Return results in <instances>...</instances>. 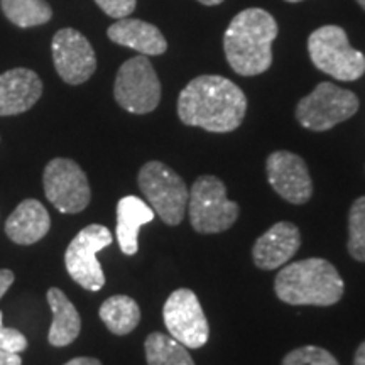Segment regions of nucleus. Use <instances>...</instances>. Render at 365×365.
Instances as JSON below:
<instances>
[{
    "label": "nucleus",
    "instance_id": "obj_1",
    "mask_svg": "<svg viewBox=\"0 0 365 365\" xmlns=\"http://www.w3.org/2000/svg\"><path fill=\"white\" fill-rule=\"evenodd\" d=\"M247 112V97L234 81L217 75L191 80L178 98V115L191 127L208 132L239 129Z\"/></svg>",
    "mask_w": 365,
    "mask_h": 365
},
{
    "label": "nucleus",
    "instance_id": "obj_2",
    "mask_svg": "<svg viewBox=\"0 0 365 365\" xmlns=\"http://www.w3.org/2000/svg\"><path fill=\"white\" fill-rule=\"evenodd\" d=\"M277 22L267 11L247 9L232 19L223 36L228 65L242 76H255L272 65Z\"/></svg>",
    "mask_w": 365,
    "mask_h": 365
},
{
    "label": "nucleus",
    "instance_id": "obj_3",
    "mask_svg": "<svg viewBox=\"0 0 365 365\" xmlns=\"http://www.w3.org/2000/svg\"><path fill=\"white\" fill-rule=\"evenodd\" d=\"M277 298L293 307H331L344 296V279L325 259L291 262L274 281Z\"/></svg>",
    "mask_w": 365,
    "mask_h": 365
},
{
    "label": "nucleus",
    "instance_id": "obj_4",
    "mask_svg": "<svg viewBox=\"0 0 365 365\" xmlns=\"http://www.w3.org/2000/svg\"><path fill=\"white\" fill-rule=\"evenodd\" d=\"M308 53L319 71L340 81H355L365 73V56L349 43L339 26H323L309 36Z\"/></svg>",
    "mask_w": 365,
    "mask_h": 365
},
{
    "label": "nucleus",
    "instance_id": "obj_5",
    "mask_svg": "<svg viewBox=\"0 0 365 365\" xmlns=\"http://www.w3.org/2000/svg\"><path fill=\"white\" fill-rule=\"evenodd\" d=\"M139 188L154 212L166 225H180L188 208L190 191L185 181L171 168L159 161H149L140 168Z\"/></svg>",
    "mask_w": 365,
    "mask_h": 365
},
{
    "label": "nucleus",
    "instance_id": "obj_6",
    "mask_svg": "<svg viewBox=\"0 0 365 365\" xmlns=\"http://www.w3.org/2000/svg\"><path fill=\"white\" fill-rule=\"evenodd\" d=\"M191 227L198 234H220L239 218V205L227 198L225 185L215 176H200L188 200Z\"/></svg>",
    "mask_w": 365,
    "mask_h": 365
},
{
    "label": "nucleus",
    "instance_id": "obj_7",
    "mask_svg": "<svg viewBox=\"0 0 365 365\" xmlns=\"http://www.w3.org/2000/svg\"><path fill=\"white\" fill-rule=\"evenodd\" d=\"M357 110L359 98L354 91L323 81L312 93L299 100L296 118L304 129L323 132L349 120Z\"/></svg>",
    "mask_w": 365,
    "mask_h": 365
},
{
    "label": "nucleus",
    "instance_id": "obj_8",
    "mask_svg": "<svg viewBox=\"0 0 365 365\" xmlns=\"http://www.w3.org/2000/svg\"><path fill=\"white\" fill-rule=\"evenodd\" d=\"M113 95L124 110L137 115H144L158 107L161 100V83L144 54L130 58L118 68Z\"/></svg>",
    "mask_w": 365,
    "mask_h": 365
},
{
    "label": "nucleus",
    "instance_id": "obj_9",
    "mask_svg": "<svg viewBox=\"0 0 365 365\" xmlns=\"http://www.w3.org/2000/svg\"><path fill=\"white\" fill-rule=\"evenodd\" d=\"M112 244V234L107 227H85L68 245L65 266L71 279L88 291H100L105 284V274L97 254Z\"/></svg>",
    "mask_w": 365,
    "mask_h": 365
},
{
    "label": "nucleus",
    "instance_id": "obj_10",
    "mask_svg": "<svg viewBox=\"0 0 365 365\" xmlns=\"http://www.w3.org/2000/svg\"><path fill=\"white\" fill-rule=\"evenodd\" d=\"M46 198L61 213H80L88 207L91 191L85 171L71 159L48 163L43 176Z\"/></svg>",
    "mask_w": 365,
    "mask_h": 365
},
{
    "label": "nucleus",
    "instance_id": "obj_11",
    "mask_svg": "<svg viewBox=\"0 0 365 365\" xmlns=\"http://www.w3.org/2000/svg\"><path fill=\"white\" fill-rule=\"evenodd\" d=\"M163 318L170 335L186 349H200L208 341L207 317L191 289L175 291L164 304Z\"/></svg>",
    "mask_w": 365,
    "mask_h": 365
},
{
    "label": "nucleus",
    "instance_id": "obj_12",
    "mask_svg": "<svg viewBox=\"0 0 365 365\" xmlns=\"http://www.w3.org/2000/svg\"><path fill=\"white\" fill-rule=\"evenodd\" d=\"M51 51L54 68L68 85L85 83L97 70V56L90 41L71 27L54 34Z\"/></svg>",
    "mask_w": 365,
    "mask_h": 365
},
{
    "label": "nucleus",
    "instance_id": "obj_13",
    "mask_svg": "<svg viewBox=\"0 0 365 365\" xmlns=\"http://www.w3.org/2000/svg\"><path fill=\"white\" fill-rule=\"evenodd\" d=\"M267 180L282 200L293 205L307 203L313 195V182L304 159L287 150H276L267 158Z\"/></svg>",
    "mask_w": 365,
    "mask_h": 365
},
{
    "label": "nucleus",
    "instance_id": "obj_14",
    "mask_svg": "<svg viewBox=\"0 0 365 365\" xmlns=\"http://www.w3.org/2000/svg\"><path fill=\"white\" fill-rule=\"evenodd\" d=\"M299 247V228L291 222H279L259 237L252 247V257L259 269L274 271L291 261Z\"/></svg>",
    "mask_w": 365,
    "mask_h": 365
},
{
    "label": "nucleus",
    "instance_id": "obj_15",
    "mask_svg": "<svg viewBox=\"0 0 365 365\" xmlns=\"http://www.w3.org/2000/svg\"><path fill=\"white\" fill-rule=\"evenodd\" d=\"M43 81L33 70L14 68L0 75V117L19 115L41 98Z\"/></svg>",
    "mask_w": 365,
    "mask_h": 365
},
{
    "label": "nucleus",
    "instance_id": "obj_16",
    "mask_svg": "<svg viewBox=\"0 0 365 365\" xmlns=\"http://www.w3.org/2000/svg\"><path fill=\"white\" fill-rule=\"evenodd\" d=\"M107 36L115 44L134 49L144 56H159L168 49L161 31L154 24L139 19H118L115 24L108 27Z\"/></svg>",
    "mask_w": 365,
    "mask_h": 365
},
{
    "label": "nucleus",
    "instance_id": "obj_17",
    "mask_svg": "<svg viewBox=\"0 0 365 365\" xmlns=\"http://www.w3.org/2000/svg\"><path fill=\"white\" fill-rule=\"evenodd\" d=\"M51 228L48 210L38 200H24L19 203L6 222L9 239L19 245H31L39 242Z\"/></svg>",
    "mask_w": 365,
    "mask_h": 365
},
{
    "label": "nucleus",
    "instance_id": "obj_18",
    "mask_svg": "<svg viewBox=\"0 0 365 365\" xmlns=\"http://www.w3.org/2000/svg\"><path fill=\"white\" fill-rule=\"evenodd\" d=\"M154 220V210L137 196H125L117 205V240L125 255L139 249V230Z\"/></svg>",
    "mask_w": 365,
    "mask_h": 365
},
{
    "label": "nucleus",
    "instance_id": "obj_19",
    "mask_svg": "<svg viewBox=\"0 0 365 365\" xmlns=\"http://www.w3.org/2000/svg\"><path fill=\"white\" fill-rule=\"evenodd\" d=\"M48 303L53 312V323L49 328L48 340L53 346H66L78 339L81 330V318L75 304L58 287L48 291Z\"/></svg>",
    "mask_w": 365,
    "mask_h": 365
},
{
    "label": "nucleus",
    "instance_id": "obj_20",
    "mask_svg": "<svg viewBox=\"0 0 365 365\" xmlns=\"http://www.w3.org/2000/svg\"><path fill=\"white\" fill-rule=\"evenodd\" d=\"M100 319L113 335H129L140 322L139 304L129 296L117 294L105 299L100 307Z\"/></svg>",
    "mask_w": 365,
    "mask_h": 365
},
{
    "label": "nucleus",
    "instance_id": "obj_21",
    "mask_svg": "<svg viewBox=\"0 0 365 365\" xmlns=\"http://www.w3.org/2000/svg\"><path fill=\"white\" fill-rule=\"evenodd\" d=\"M145 360L148 365H195L185 345L171 335L154 331L145 339Z\"/></svg>",
    "mask_w": 365,
    "mask_h": 365
},
{
    "label": "nucleus",
    "instance_id": "obj_22",
    "mask_svg": "<svg viewBox=\"0 0 365 365\" xmlns=\"http://www.w3.org/2000/svg\"><path fill=\"white\" fill-rule=\"evenodd\" d=\"M6 17L19 27H34L51 21L53 11L44 0H0Z\"/></svg>",
    "mask_w": 365,
    "mask_h": 365
},
{
    "label": "nucleus",
    "instance_id": "obj_23",
    "mask_svg": "<svg viewBox=\"0 0 365 365\" xmlns=\"http://www.w3.org/2000/svg\"><path fill=\"white\" fill-rule=\"evenodd\" d=\"M349 254L365 262V196L355 200L349 213Z\"/></svg>",
    "mask_w": 365,
    "mask_h": 365
},
{
    "label": "nucleus",
    "instance_id": "obj_24",
    "mask_svg": "<svg viewBox=\"0 0 365 365\" xmlns=\"http://www.w3.org/2000/svg\"><path fill=\"white\" fill-rule=\"evenodd\" d=\"M282 365H340L328 350L322 346L307 345L301 349L291 350L289 354L282 359Z\"/></svg>",
    "mask_w": 365,
    "mask_h": 365
},
{
    "label": "nucleus",
    "instance_id": "obj_25",
    "mask_svg": "<svg viewBox=\"0 0 365 365\" xmlns=\"http://www.w3.org/2000/svg\"><path fill=\"white\" fill-rule=\"evenodd\" d=\"M0 349L9 350V352L21 354L27 349V339L16 328L4 327V317L0 312Z\"/></svg>",
    "mask_w": 365,
    "mask_h": 365
},
{
    "label": "nucleus",
    "instance_id": "obj_26",
    "mask_svg": "<svg viewBox=\"0 0 365 365\" xmlns=\"http://www.w3.org/2000/svg\"><path fill=\"white\" fill-rule=\"evenodd\" d=\"M97 6L113 19H125L134 12L137 0H95Z\"/></svg>",
    "mask_w": 365,
    "mask_h": 365
},
{
    "label": "nucleus",
    "instance_id": "obj_27",
    "mask_svg": "<svg viewBox=\"0 0 365 365\" xmlns=\"http://www.w3.org/2000/svg\"><path fill=\"white\" fill-rule=\"evenodd\" d=\"M14 279H16V276H14L12 271H9V269H0V299H2V296L7 293V289L14 284Z\"/></svg>",
    "mask_w": 365,
    "mask_h": 365
},
{
    "label": "nucleus",
    "instance_id": "obj_28",
    "mask_svg": "<svg viewBox=\"0 0 365 365\" xmlns=\"http://www.w3.org/2000/svg\"><path fill=\"white\" fill-rule=\"evenodd\" d=\"M0 365H22V359L19 354L0 349Z\"/></svg>",
    "mask_w": 365,
    "mask_h": 365
},
{
    "label": "nucleus",
    "instance_id": "obj_29",
    "mask_svg": "<svg viewBox=\"0 0 365 365\" xmlns=\"http://www.w3.org/2000/svg\"><path fill=\"white\" fill-rule=\"evenodd\" d=\"M65 365H102V364H100V360L93 357H76L70 360V362H66Z\"/></svg>",
    "mask_w": 365,
    "mask_h": 365
},
{
    "label": "nucleus",
    "instance_id": "obj_30",
    "mask_svg": "<svg viewBox=\"0 0 365 365\" xmlns=\"http://www.w3.org/2000/svg\"><path fill=\"white\" fill-rule=\"evenodd\" d=\"M354 365H365V341L359 346L357 352H355Z\"/></svg>",
    "mask_w": 365,
    "mask_h": 365
},
{
    "label": "nucleus",
    "instance_id": "obj_31",
    "mask_svg": "<svg viewBox=\"0 0 365 365\" xmlns=\"http://www.w3.org/2000/svg\"><path fill=\"white\" fill-rule=\"evenodd\" d=\"M200 4H203V6H218V4H222L223 0H198Z\"/></svg>",
    "mask_w": 365,
    "mask_h": 365
},
{
    "label": "nucleus",
    "instance_id": "obj_32",
    "mask_svg": "<svg viewBox=\"0 0 365 365\" xmlns=\"http://www.w3.org/2000/svg\"><path fill=\"white\" fill-rule=\"evenodd\" d=\"M357 4H359V6H360V7H362V9H364V11H365V0H357Z\"/></svg>",
    "mask_w": 365,
    "mask_h": 365
},
{
    "label": "nucleus",
    "instance_id": "obj_33",
    "mask_svg": "<svg viewBox=\"0 0 365 365\" xmlns=\"http://www.w3.org/2000/svg\"><path fill=\"white\" fill-rule=\"evenodd\" d=\"M286 2H301V0H286Z\"/></svg>",
    "mask_w": 365,
    "mask_h": 365
}]
</instances>
